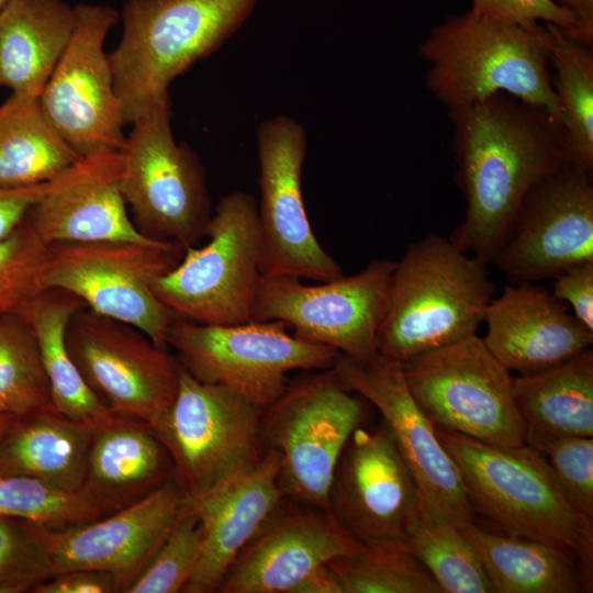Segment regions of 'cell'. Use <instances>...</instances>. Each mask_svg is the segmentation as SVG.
Returning a JSON list of instances; mask_svg holds the SVG:
<instances>
[{
	"label": "cell",
	"mask_w": 593,
	"mask_h": 593,
	"mask_svg": "<svg viewBox=\"0 0 593 593\" xmlns=\"http://www.w3.org/2000/svg\"><path fill=\"white\" fill-rule=\"evenodd\" d=\"M257 202L236 190L211 215L201 247L184 249L179 264L156 279V298L177 318L205 325L250 321L261 277Z\"/></svg>",
	"instance_id": "cell-7"
},
{
	"label": "cell",
	"mask_w": 593,
	"mask_h": 593,
	"mask_svg": "<svg viewBox=\"0 0 593 593\" xmlns=\"http://www.w3.org/2000/svg\"><path fill=\"white\" fill-rule=\"evenodd\" d=\"M52 403L34 333L16 312L0 314V414L21 416Z\"/></svg>",
	"instance_id": "cell-35"
},
{
	"label": "cell",
	"mask_w": 593,
	"mask_h": 593,
	"mask_svg": "<svg viewBox=\"0 0 593 593\" xmlns=\"http://www.w3.org/2000/svg\"><path fill=\"white\" fill-rule=\"evenodd\" d=\"M79 158L51 124L38 98L11 93L0 104V187L48 182Z\"/></svg>",
	"instance_id": "cell-31"
},
{
	"label": "cell",
	"mask_w": 593,
	"mask_h": 593,
	"mask_svg": "<svg viewBox=\"0 0 593 593\" xmlns=\"http://www.w3.org/2000/svg\"><path fill=\"white\" fill-rule=\"evenodd\" d=\"M47 182L20 187H0V240L9 236L25 219L32 206L41 199Z\"/></svg>",
	"instance_id": "cell-44"
},
{
	"label": "cell",
	"mask_w": 593,
	"mask_h": 593,
	"mask_svg": "<svg viewBox=\"0 0 593 593\" xmlns=\"http://www.w3.org/2000/svg\"><path fill=\"white\" fill-rule=\"evenodd\" d=\"M405 544L443 593H493L480 560L456 524L421 508Z\"/></svg>",
	"instance_id": "cell-34"
},
{
	"label": "cell",
	"mask_w": 593,
	"mask_h": 593,
	"mask_svg": "<svg viewBox=\"0 0 593 593\" xmlns=\"http://www.w3.org/2000/svg\"><path fill=\"white\" fill-rule=\"evenodd\" d=\"M264 410L225 385L199 381L180 366L174 403L152 428L168 450L174 479L191 507L259 463Z\"/></svg>",
	"instance_id": "cell-6"
},
{
	"label": "cell",
	"mask_w": 593,
	"mask_h": 593,
	"mask_svg": "<svg viewBox=\"0 0 593 593\" xmlns=\"http://www.w3.org/2000/svg\"><path fill=\"white\" fill-rule=\"evenodd\" d=\"M260 203V271L318 282L343 276L310 224L301 187L307 153L306 131L296 120L277 115L257 131Z\"/></svg>",
	"instance_id": "cell-15"
},
{
	"label": "cell",
	"mask_w": 593,
	"mask_h": 593,
	"mask_svg": "<svg viewBox=\"0 0 593 593\" xmlns=\"http://www.w3.org/2000/svg\"><path fill=\"white\" fill-rule=\"evenodd\" d=\"M120 149V188L145 236L195 246L212 215L204 169L197 153L178 143L168 101L132 123Z\"/></svg>",
	"instance_id": "cell-11"
},
{
	"label": "cell",
	"mask_w": 593,
	"mask_h": 593,
	"mask_svg": "<svg viewBox=\"0 0 593 593\" xmlns=\"http://www.w3.org/2000/svg\"><path fill=\"white\" fill-rule=\"evenodd\" d=\"M448 116L455 180L467 204L449 239L489 265L528 192L571 160L567 135L550 112L504 92Z\"/></svg>",
	"instance_id": "cell-1"
},
{
	"label": "cell",
	"mask_w": 593,
	"mask_h": 593,
	"mask_svg": "<svg viewBox=\"0 0 593 593\" xmlns=\"http://www.w3.org/2000/svg\"><path fill=\"white\" fill-rule=\"evenodd\" d=\"M493 292L488 264L449 238L426 235L396 261L379 355L404 362L477 334Z\"/></svg>",
	"instance_id": "cell-4"
},
{
	"label": "cell",
	"mask_w": 593,
	"mask_h": 593,
	"mask_svg": "<svg viewBox=\"0 0 593 593\" xmlns=\"http://www.w3.org/2000/svg\"><path fill=\"white\" fill-rule=\"evenodd\" d=\"M329 508L361 542L403 540L421 508L416 482L385 424L358 427L337 462Z\"/></svg>",
	"instance_id": "cell-19"
},
{
	"label": "cell",
	"mask_w": 593,
	"mask_h": 593,
	"mask_svg": "<svg viewBox=\"0 0 593 593\" xmlns=\"http://www.w3.org/2000/svg\"><path fill=\"white\" fill-rule=\"evenodd\" d=\"M574 18V25L562 33L579 44L593 48V0H552Z\"/></svg>",
	"instance_id": "cell-45"
},
{
	"label": "cell",
	"mask_w": 593,
	"mask_h": 593,
	"mask_svg": "<svg viewBox=\"0 0 593 593\" xmlns=\"http://www.w3.org/2000/svg\"><path fill=\"white\" fill-rule=\"evenodd\" d=\"M9 2V0H0V11L3 9V7Z\"/></svg>",
	"instance_id": "cell-48"
},
{
	"label": "cell",
	"mask_w": 593,
	"mask_h": 593,
	"mask_svg": "<svg viewBox=\"0 0 593 593\" xmlns=\"http://www.w3.org/2000/svg\"><path fill=\"white\" fill-rule=\"evenodd\" d=\"M492 262L511 283L553 279L593 262L592 172L568 160L537 183Z\"/></svg>",
	"instance_id": "cell-17"
},
{
	"label": "cell",
	"mask_w": 593,
	"mask_h": 593,
	"mask_svg": "<svg viewBox=\"0 0 593 593\" xmlns=\"http://www.w3.org/2000/svg\"><path fill=\"white\" fill-rule=\"evenodd\" d=\"M281 458L268 447L259 463L222 493L193 508L203 526L199 560L182 593L217 592L245 545L282 503Z\"/></svg>",
	"instance_id": "cell-24"
},
{
	"label": "cell",
	"mask_w": 593,
	"mask_h": 593,
	"mask_svg": "<svg viewBox=\"0 0 593 593\" xmlns=\"http://www.w3.org/2000/svg\"><path fill=\"white\" fill-rule=\"evenodd\" d=\"M333 368L347 389L381 413L416 482L422 508L456 525L475 518L458 468L407 388L402 362L379 354L366 362L339 355Z\"/></svg>",
	"instance_id": "cell-18"
},
{
	"label": "cell",
	"mask_w": 593,
	"mask_h": 593,
	"mask_svg": "<svg viewBox=\"0 0 593 593\" xmlns=\"http://www.w3.org/2000/svg\"><path fill=\"white\" fill-rule=\"evenodd\" d=\"M547 24L552 82L570 159L593 171V48L568 38Z\"/></svg>",
	"instance_id": "cell-32"
},
{
	"label": "cell",
	"mask_w": 593,
	"mask_h": 593,
	"mask_svg": "<svg viewBox=\"0 0 593 593\" xmlns=\"http://www.w3.org/2000/svg\"><path fill=\"white\" fill-rule=\"evenodd\" d=\"M114 577L102 570L76 569L57 573L38 584L32 593H118Z\"/></svg>",
	"instance_id": "cell-43"
},
{
	"label": "cell",
	"mask_w": 593,
	"mask_h": 593,
	"mask_svg": "<svg viewBox=\"0 0 593 593\" xmlns=\"http://www.w3.org/2000/svg\"><path fill=\"white\" fill-rule=\"evenodd\" d=\"M46 245L25 216L0 240V312L13 311L44 290Z\"/></svg>",
	"instance_id": "cell-38"
},
{
	"label": "cell",
	"mask_w": 593,
	"mask_h": 593,
	"mask_svg": "<svg viewBox=\"0 0 593 593\" xmlns=\"http://www.w3.org/2000/svg\"><path fill=\"white\" fill-rule=\"evenodd\" d=\"M172 478V459L152 426L118 414L94 432L79 494L101 518L143 500Z\"/></svg>",
	"instance_id": "cell-25"
},
{
	"label": "cell",
	"mask_w": 593,
	"mask_h": 593,
	"mask_svg": "<svg viewBox=\"0 0 593 593\" xmlns=\"http://www.w3.org/2000/svg\"><path fill=\"white\" fill-rule=\"evenodd\" d=\"M291 593H345L337 573L327 562L309 571Z\"/></svg>",
	"instance_id": "cell-46"
},
{
	"label": "cell",
	"mask_w": 593,
	"mask_h": 593,
	"mask_svg": "<svg viewBox=\"0 0 593 593\" xmlns=\"http://www.w3.org/2000/svg\"><path fill=\"white\" fill-rule=\"evenodd\" d=\"M76 25L61 0H9L0 11V87L38 98Z\"/></svg>",
	"instance_id": "cell-28"
},
{
	"label": "cell",
	"mask_w": 593,
	"mask_h": 593,
	"mask_svg": "<svg viewBox=\"0 0 593 593\" xmlns=\"http://www.w3.org/2000/svg\"><path fill=\"white\" fill-rule=\"evenodd\" d=\"M71 37L38 97L59 135L79 155L120 152L126 135L104 42L119 21L109 5H75Z\"/></svg>",
	"instance_id": "cell-14"
},
{
	"label": "cell",
	"mask_w": 593,
	"mask_h": 593,
	"mask_svg": "<svg viewBox=\"0 0 593 593\" xmlns=\"http://www.w3.org/2000/svg\"><path fill=\"white\" fill-rule=\"evenodd\" d=\"M51 577L37 524L0 517V593H32Z\"/></svg>",
	"instance_id": "cell-39"
},
{
	"label": "cell",
	"mask_w": 593,
	"mask_h": 593,
	"mask_svg": "<svg viewBox=\"0 0 593 593\" xmlns=\"http://www.w3.org/2000/svg\"><path fill=\"white\" fill-rule=\"evenodd\" d=\"M120 152L80 157L47 182L26 217L46 244L153 240L127 213L120 188Z\"/></svg>",
	"instance_id": "cell-22"
},
{
	"label": "cell",
	"mask_w": 593,
	"mask_h": 593,
	"mask_svg": "<svg viewBox=\"0 0 593 593\" xmlns=\"http://www.w3.org/2000/svg\"><path fill=\"white\" fill-rule=\"evenodd\" d=\"M281 504L245 545L220 593H291L316 566L350 556L362 545L331 510Z\"/></svg>",
	"instance_id": "cell-21"
},
{
	"label": "cell",
	"mask_w": 593,
	"mask_h": 593,
	"mask_svg": "<svg viewBox=\"0 0 593 593\" xmlns=\"http://www.w3.org/2000/svg\"><path fill=\"white\" fill-rule=\"evenodd\" d=\"M407 388L436 429L491 445H525V426L513 395V376L470 335L402 362Z\"/></svg>",
	"instance_id": "cell-12"
},
{
	"label": "cell",
	"mask_w": 593,
	"mask_h": 593,
	"mask_svg": "<svg viewBox=\"0 0 593 593\" xmlns=\"http://www.w3.org/2000/svg\"><path fill=\"white\" fill-rule=\"evenodd\" d=\"M427 90L447 110L504 92L561 122L546 23H510L467 11L432 29L418 48Z\"/></svg>",
	"instance_id": "cell-2"
},
{
	"label": "cell",
	"mask_w": 593,
	"mask_h": 593,
	"mask_svg": "<svg viewBox=\"0 0 593 593\" xmlns=\"http://www.w3.org/2000/svg\"><path fill=\"white\" fill-rule=\"evenodd\" d=\"M362 401L339 380L334 368L288 382L264 410L262 439L281 458L280 482L286 496L329 508V490L340 455L361 426Z\"/></svg>",
	"instance_id": "cell-8"
},
{
	"label": "cell",
	"mask_w": 593,
	"mask_h": 593,
	"mask_svg": "<svg viewBox=\"0 0 593 593\" xmlns=\"http://www.w3.org/2000/svg\"><path fill=\"white\" fill-rule=\"evenodd\" d=\"M82 307L83 303L74 294L48 288L13 311L34 333L51 387L52 404L71 419L98 428L113 421L118 413L88 385L68 351L67 327Z\"/></svg>",
	"instance_id": "cell-30"
},
{
	"label": "cell",
	"mask_w": 593,
	"mask_h": 593,
	"mask_svg": "<svg viewBox=\"0 0 593 593\" xmlns=\"http://www.w3.org/2000/svg\"><path fill=\"white\" fill-rule=\"evenodd\" d=\"M66 344L88 385L115 413L153 427L174 403L179 361L135 327L82 307Z\"/></svg>",
	"instance_id": "cell-16"
},
{
	"label": "cell",
	"mask_w": 593,
	"mask_h": 593,
	"mask_svg": "<svg viewBox=\"0 0 593 593\" xmlns=\"http://www.w3.org/2000/svg\"><path fill=\"white\" fill-rule=\"evenodd\" d=\"M552 280L551 294L569 305L573 315L593 332V262L575 266Z\"/></svg>",
	"instance_id": "cell-42"
},
{
	"label": "cell",
	"mask_w": 593,
	"mask_h": 593,
	"mask_svg": "<svg viewBox=\"0 0 593 593\" xmlns=\"http://www.w3.org/2000/svg\"><path fill=\"white\" fill-rule=\"evenodd\" d=\"M470 11L523 25L536 22L549 23L561 30L571 29L575 22L569 11L552 0H471Z\"/></svg>",
	"instance_id": "cell-41"
},
{
	"label": "cell",
	"mask_w": 593,
	"mask_h": 593,
	"mask_svg": "<svg viewBox=\"0 0 593 593\" xmlns=\"http://www.w3.org/2000/svg\"><path fill=\"white\" fill-rule=\"evenodd\" d=\"M0 517L19 518L52 529L100 518L79 493L18 474H0Z\"/></svg>",
	"instance_id": "cell-36"
},
{
	"label": "cell",
	"mask_w": 593,
	"mask_h": 593,
	"mask_svg": "<svg viewBox=\"0 0 593 593\" xmlns=\"http://www.w3.org/2000/svg\"><path fill=\"white\" fill-rule=\"evenodd\" d=\"M484 344L510 371L527 374L591 348L593 332L536 282L505 286L486 306Z\"/></svg>",
	"instance_id": "cell-23"
},
{
	"label": "cell",
	"mask_w": 593,
	"mask_h": 593,
	"mask_svg": "<svg viewBox=\"0 0 593 593\" xmlns=\"http://www.w3.org/2000/svg\"><path fill=\"white\" fill-rule=\"evenodd\" d=\"M184 249L157 239L52 244L42 282L44 289H63L91 312L128 324L156 346L168 348L172 315L152 284L179 264Z\"/></svg>",
	"instance_id": "cell-9"
},
{
	"label": "cell",
	"mask_w": 593,
	"mask_h": 593,
	"mask_svg": "<svg viewBox=\"0 0 593 593\" xmlns=\"http://www.w3.org/2000/svg\"><path fill=\"white\" fill-rule=\"evenodd\" d=\"M96 429L52 403L15 416L0 439V474L25 475L79 493Z\"/></svg>",
	"instance_id": "cell-27"
},
{
	"label": "cell",
	"mask_w": 593,
	"mask_h": 593,
	"mask_svg": "<svg viewBox=\"0 0 593 593\" xmlns=\"http://www.w3.org/2000/svg\"><path fill=\"white\" fill-rule=\"evenodd\" d=\"M538 451L547 462L572 505L593 519V437H560Z\"/></svg>",
	"instance_id": "cell-40"
},
{
	"label": "cell",
	"mask_w": 593,
	"mask_h": 593,
	"mask_svg": "<svg viewBox=\"0 0 593 593\" xmlns=\"http://www.w3.org/2000/svg\"><path fill=\"white\" fill-rule=\"evenodd\" d=\"M166 344L192 377L225 385L261 409L283 393L290 371L333 368L340 355L275 321L205 325L172 316Z\"/></svg>",
	"instance_id": "cell-10"
},
{
	"label": "cell",
	"mask_w": 593,
	"mask_h": 593,
	"mask_svg": "<svg viewBox=\"0 0 593 593\" xmlns=\"http://www.w3.org/2000/svg\"><path fill=\"white\" fill-rule=\"evenodd\" d=\"M513 395L525 444L536 450L560 437H593V350L513 377Z\"/></svg>",
	"instance_id": "cell-29"
},
{
	"label": "cell",
	"mask_w": 593,
	"mask_h": 593,
	"mask_svg": "<svg viewBox=\"0 0 593 593\" xmlns=\"http://www.w3.org/2000/svg\"><path fill=\"white\" fill-rule=\"evenodd\" d=\"M395 265L376 259L354 276L313 286L295 277L261 275L250 321L281 322L299 338L366 362L379 354L377 335Z\"/></svg>",
	"instance_id": "cell-13"
},
{
	"label": "cell",
	"mask_w": 593,
	"mask_h": 593,
	"mask_svg": "<svg viewBox=\"0 0 593 593\" xmlns=\"http://www.w3.org/2000/svg\"><path fill=\"white\" fill-rule=\"evenodd\" d=\"M3 312H0V314H2Z\"/></svg>",
	"instance_id": "cell-49"
},
{
	"label": "cell",
	"mask_w": 593,
	"mask_h": 593,
	"mask_svg": "<svg viewBox=\"0 0 593 593\" xmlns=\"http://www.w3.org/2000/svg\"><path fill=\"white\" fill-rule=\"evenodd\" d=\"M259 0H127L123 34L108 54L125 123L170 101L169 86L217 51Z\"/></svg>",
	"instance_id": "cell-5"
},
{
	"label": "cell",
	"mask_w": 593,
	"mask_h": 593,
	"mask_svg": "<svg viewBox=\"0 0 593 593\" xmlns=\"http://www.w3.org/2000/svg\"><path fill=\"white\" fill-rule=\"evenodd\" d=\"M327 563L345 593H443L403 540L366 541L355 553Z\"/></svg>",
	"instance_id": "cell-33"
},
{
	"label": "cell",
	"mask_w": 593,
	"mask_h": 593,
	"mask_svg": "<svg viewBox=\"0 0 593 593\" xmlns=\"http://www.w3.org/2000/svg\"><path fill=\"white\" fill-rule=\"evenodd\" d=\"M457 526L480 560L493 593L592 591V575L562 547L504 533L478 518Z\"/></svg>",
	"instance_id": "cell-26"
},
{
	"label": "cell",
	"mask_w": 593,
	"mask_h": 593,
	"mask_svg": "<svg viewBox=\"0 0 593 593\" xmlns=\"http://www.w3.org/2000/svg\"><path fill=\"white\" fill-rule=\"evenodd\" d=\"M436 434L458 468L475 517L504 533L562 547L593 574V519L572 505L544 455L526 444L502 447L454 432Z\"/></svg>",
	"instance_id": "cell-3"
},
{
	"label": "cell",
	"mask_w": 593,
	"mask_h": 593,
	"mask_svg": "<svg viewBox=\"0 0 593 593\" xmlns=\"http://www.w3.org/2000/svg\"><path fill=\"white\" fill-rule=\"evenodd\" d=\"M203 526L188 504L174 528L126 593H177L189 580L201 553Z\"/></svg>",
	"instance_id": "cell-37"
},
{
	"label": "cell",
	"mask_w": 593,
	"mask_h": 593,
	"mask_svg": "<svg viewBox=\"0 0 593 593\" xmlns=\"http://www.w3.org/2000/svg\"><path fill=\"white\" fill-rule=\"evenodd\" d=\"M15 416L11 414H0V439L3 437Z\"/></svg>",
	"instance_id": "cell-47"
},
{
	"label": "cell",
	"mask_w": 593,
	"mask_h": 593,
	"mask_svg": "<svg viewBox=\"0 0 593 593\" xmlns=\"http://www.w3.org/2000/svg\"><path fill=\"white\" fill-rule=\"evenodd\" d=\"M188 505L175 479L143 500L89 523L52 529L37 525L52 577L76 569L111 573L119 593L156 555Z\"/></svg>",
	"instance_id": "cell-20"
}]
</instances>
